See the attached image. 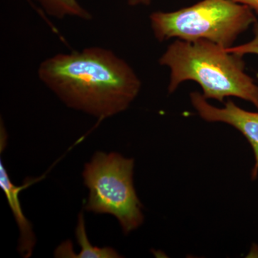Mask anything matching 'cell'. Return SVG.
Returning <instances> with one entry per match:
<instances>
[{
	"label": "cell",
	"mask_w": 258,
	"mask_h": 258,
	"mask_svg": "<svg viewBox=\"0 0 258 258\" xmlns=\"http://www.w3.org/2000/svg\"><path fill=\"white\" fill-rule=\"evenodd\" d=\"M37 75L66 106L99 119L125 111L142 89L132 66L113 51L100 47L45 59Z\"/></svg>",
	"instance_id": "6da1fadb"
},
{
	"label": "cell",
	"mask_w": 258,
	"mask_h": 258,
	"mask_svg": "<svg viewBox=\"0 0 258 258\" xmlns=\"http://www.w3.org/2000/svg\"><path fill=\"white\" fill-rule=\"evenodd\" d=\"M243 56L205 40H177L168 46L159 60L170 70L168 91L174 93L181 83H198L206 99L223 102L236 97L250 102L258 110V86L244 71Z\"/></svg>",
	"instance_id": "7a4b0ae2"
},
{
	"label": "cell",
	"mask_w": 258,
	"mask_h": 258,
	"mask_svg": "<svg viewBox=\"0 0 258 258\" xmlns=\"http://www.w3.org/2000/svg\"><path fill=\"white\" fill-rule=\"evenodd\" d=\"M149 20L158 41L205 40L226 49L257 21L253 10L231 0H202L176 11L154 12Z\"/></svg>",
	"instance_id": "3957f363"
},
{
	"label": "cell",
	"mask_w": 258,
	"mask_h": 258,
	"mask_svg": "<svg viewBox=\"0 0 258 258\" xmlns=\"http://www.w3.org/2000/svg\"><path fill=\"white\" fill-rule=\"evenodd\" d=\"M134 159L115 152H98L83 172L89 190L86 210L113 215L125 235L143 224V207L134 185Z\"/></svg>",
	"instance_id": "277c9868"
},
{
	"label": "cell",
	"mask_w": 258,
	"mask_h": 258,
	"mask_svg": "<svg viewBox=\"0 0 258 258\" xmlns=\"http://www.w3.org/2000/svg\"><path fill=\"white\" fill-rule=\"evenodd\" d=\"M191 105L200 116L208 122L226 123L231 125L245 137L252 147L254 164L251 171L252 181L258 176V112L242 109L229 100L223 108H217L208 103V99L199 92L190 93Z\"/></svg>",
	"instance_id": "5b68a950"
},
{
	"label": "cell",
	"mask_w": 258,
	"mask_h": 258,
	"mask_svg": "<svg viewBox=\"0 0 258 258\" xmlns=\"http://www.w3.org/2000/svg\"><path fill=\"white\" fill-rule=\"evenodd\" d=\"M34 181L30 180L22 186H16L10 179L9 174L5 169L3 161H0V186L5 194L8 205H10L19 230H20V239H19L18 252L23 257H31L34 247L36 243L35 233L32 229V225L23 214L22 210L19 195L27 186H30Z\"/></svg>",
	"instance_id": "8992f818"
},
{
	"label": "cell",
	"mask_w": 258,
	"mask_h": 258,
	"mask_svg": "<svg viewBox=\"0 0 258 258\" xmlns=\"http://www.w3.org/2000/svg\"><path fill=\"white\" fill-rule=\"evenodd\" d=\"M76 239L81 246V252L76 254L73 250V244L66 241L55 249V257L72 258H118L122 257L115 249L112 247H98L93 246L88 240L85 225L84 216L80 213L76 230Z\"/></svg>",
	"instance_id": "52a82bcc"
},
{
	"label": "cell",
	"mask_w": 258,
	"mask_h": 258,
	"mask_svg": "<svg viewBox=\"0 0 258 258\" xmlns=\"http://www.w3.org/2000/svg\"><path fill=\"white\" fill-rule=\"evenodd\" d=\"M42 9L51 17L62 20L66 17H74L89 20L91 15L81 6L78 0H35Z\"/></svg>",
	"instance_id": "ba28073f"
},
{
	"label": "cell",
	"mask_w": 258,
	"mask_h": 258,
	"mask_svg": "<svg viewBox=\"0 0 258 258\" xmlns=\"http://www.w3.org/2000/svg\"><path fill=\"white\" fill-rule=\"evenodd\" d=\"M253 33V39L250 41L242 44V45H237V46H232L230 48H227V50L228 52H232V53L242 56L247 55V54L258 55V21L254 23Z\"/></svg>",
	"instance_id": "9c48e42d"
},
{
	"label": "cell",
	"mask_w": 258,
	"mask_h": 258,
	"mask_svg": "<svg viewBox=\"0 0 258 258\" xmlns=\"http://www.w3.org/2000/svg\"><path fill=\"white\" fill-rule=\"evenodd\" d=\"M234 3L246 5L258 15V0H231Z\"/></svg>",
	"instance_id": "30bf717a"
},
{
	"label": "cell",
	"mask_w": 258,
	"mask_h": 258,
	"mask_svg": "<svg viewBox=\"0 0 258 258\" xmlns=\"http://www.w3.org/2000/svg\"><path fill=\"white\" fill-rule=\"evenodd\" d=\"M152 0H128V3L132 6H138V5L148 6L152 3Z\"/></svg>",
	"instance_id": "8fae6325"
}]
</instances>
